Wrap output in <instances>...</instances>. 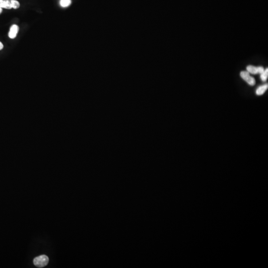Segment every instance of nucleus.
Here are the masks:
<instances>
[{
    "label": "nucleus",
    "instance_id": "obj_3",
    "mask_svg": "<svg viewBox=\"0 0 268 268\" xmlns=\"http://www.w3.org/2000/svg\"><path fill=\"white\" fill-rule=\"evenodd\" d=\"M247 71L249 72L250 74H261L264 71V68L262 66L255 67L252 65H249L246 67Z\"/></svg>",
    "mask_w": 268,
    "mask_h": 268
},
{
    "label": "nucleus",
    "instance_id": "obj_11",
    "mask_svg": "<svg viewBox=\"0 0 268 268\" xmlns=\"http://www.w3.org/2000/svg\"><path fill=\"white\" fill-rule=\"evenodd\" d=\"M2 12H3V9L2 8H1V7H0V14H1V13H2Z\"/></svg>",
    "mask_w": 268,
    "mask_h": 268
},
{
    "label": "nucleus",
    "instance_id": "obj_8",
    "mask_svg": "<svg viewBox=\"0 0 268 268\" xmlns=\"http://www.w3.org/2000/svg\"><path fill=\"white\" fill-rule=\"evenodd\" d=\"M71 0H60V5L61 7L63 8H66L70 5L71 4Z\"/></svg>",
    "mask_w": 268,
    "mask_h": 268
},
{
    "label": "nucleus",
    "instance_id": "obj_9",
    "mask_svg": "<svg viewBox=\"0 0 268 268\" xmlns=\"http://www.w3.org/2000/svg\"><path fill=\"white\" fill-rule=\"evenodd\" d=\"M11 6L14 9H18L20 7V3L16 0H11Z\"/></svg>",
    "mask_w": 268,
    "mask_h": 268
},
{
    "label": "nucleus",
    "instance_id": "obj_10",
    "mask_svg": "<svg viewBox=\"0 0 268 268\" xmlns=\"http://www.w3.org/2000/svg\"><path fill=\"white\" fill-rule=\"evenodd\" d=\"M3 48H4V45H3V43H2L1 42H0V50H1L2 49H3Z\"/></svg>",
    "mask_w": 268,
    "mask_h": 268
},
{
    "label": "nucleus",
    "instance_id": "obj_7",
    "mask_svg": "<svg viewBox=\"0 0 268 268\" xmlns=\"http://www.w3.org/2000/svg\"><path fill=\"white\" fill-rule=\"evenodd\" d=\"M260 78L263 82H266L268 78V69L264 70V71L260 74Z\"/></svg>",
    "mask_w": 268,
    "mask_h": 268
},
{
    "label": "nucleus",
    "instance_id": "obj_1",
    "mask_svg": "<svg viewBox=\"0 0 268 268\" xmlns=\"http://www.w3.org/2000/svg\"><path fill=\"white\" fill-rule=\"evenodd\" d=\"M49 262V258L46 255H42L41 256H38L35 258L34 259V264L36 266V267L39 268L44 267L47 265Z\"/></svg>",
    "mask_w": 268,
    "mask_h": 268
},
{
    "label": "nucleus",
    "instance_id": "obj_2",
    "mask_svg": "<svg viewBox=\"0 0 268 268\" xmlns=\"http://www.w3.org/2000/svg\"><path fill=\"white\" fill-rule=\"evenodd\" d=\"M240 76L243 79H244L247 83L250 86H253L256 83V81L254 78L251 76L249 72L247 71H242L240 72Z\"/></svg>",
    "mask_w": 268,
    "mask_h": 268
},
{
    "label": "nucleus",
    "instance_id": "obj_4",
    "mask_svg": "<svg viewBox=\"0 0 268 268\" xmlns=\"http://www.w3.org/2000/svg\"><path fill=\"white\" fill-rule=\"evenodd\" d=\"M19 27L16 24L12 25L11 26L9 32V37L11 39H13L16 37L19 32Z\"/></svg>",
    "mask_w": 268,
    "mask_h": 268
},
{
    "label": "nucleus",
    "instance_id": "obj_6",
    "mask_svg": "<svg viewBox=\"0 0 268 268\" xmlns=\"http://www.w3.org/2000/svg\"><path fill=\"white\" fill-rule=\"evenodd\" d=\"M268 85L265 84V85H262L258 87L257 89L256 90V93L257 95H263L264 93H265L266 90H268Z\"/></svg>",
    "mask_w": 268,
    "mask_h": 268
},
{
    "label": "nucleus",
    "instance_id": "obj_5",
    "mask_svg": "<svg viewBox=\"0 0 268 268\" xmlns=\"http://www.w3.org/2000/svg\"><path fill=\"white\" fill-rule=\"evenodd\" d=\"M0 7L8 9H12L11 0H0Z\"/></svg>",
    "mask_w": 268,
    "mask_h": 268
}]
</instances>
